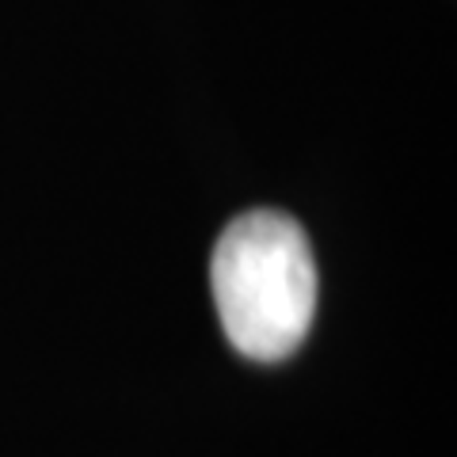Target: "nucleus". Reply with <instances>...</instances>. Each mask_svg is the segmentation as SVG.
I'll return each mask as SVG.
<instances>
[{"label":"nucleus","instance_id":"obj_1","mask_svg":"<svg viewBox=\"0 0 457 457\" xmlns=\"http://www.w3.org/2000/svg\"><path fill=\"white\" fill-rule=\"evenodd\" d=\"M225 339L252 362H278L305 343L317 312V263L290 213L248 210L218 237L210 263Z\"/></svg>","mask_w":457,"mask_h":457}]
</instances>
